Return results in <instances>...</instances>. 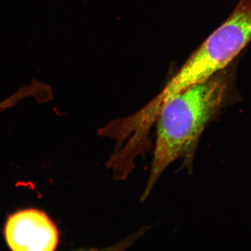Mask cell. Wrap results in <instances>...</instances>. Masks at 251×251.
<instances>
[{
    "label": "cell",
    "instance_id": "6da1fadb",
    "mask_svg": "<svg viewBox=\"0 0 251 251\" xmlns=\"http://www.w3.org/2000/svg\"><path fill=\"white\" fill-rule=\"evenodd\" d=\"M227 83L216 74L168 99L156 117V143L150 176L142 195L145 201L158 179L177 160L191 173L203 132L226 99Z\"/></svg>",
    "mask_w": 251,
    "mask_h": 251
},
{
    "label": "cell",
    "instance_id": "7a4b0ae2",
    "mask_svg": "<svg viewBox=\"0 0 251 251\" xmlns=\"http://www.w3.org/2000/svg\"><path fill=\"white\" fill-rule=\"evenodd\" d=\"M4 237L14 251H53L59 245V231L49 216L36 209L11 214L6 220Z\"/></svg>",
    "mask_w": 251,
    "mask_h": 251
},
{
    "label": "cell",
    "instance_id": "3957f363",
    "mask_svg": "<svg viewBox=\"0 0 251 251\" xmlns=\"http://www.w3.org/2000/svg\"><path fill=\"white\" fill-rule=\"evenodd\" d=\"M24 99V93L21 90H18L16 93L11 95L9 98L0 102V112H4L8 109L12 108Z\"/></svg>",
    "mask_w": 251,
    "mask_h": 251
}]
</instances>
